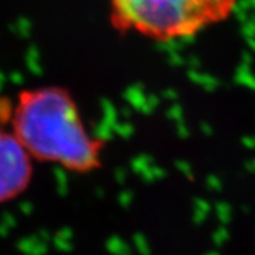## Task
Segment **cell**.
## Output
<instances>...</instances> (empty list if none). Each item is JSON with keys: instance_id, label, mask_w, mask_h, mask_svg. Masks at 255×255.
Wrapping results in <instances>:
<instances>
[{"instance_id": "1", "label": "cell", "mask_w": 255, "mask_h": 255, "mask_svg": "<svg viewBox=\"0 0 255 255\" xmlns=\"http://www.w3.org/2000/svg\"><path fill=\"white\" fill-rule=\"evenodd\" d=\"M10 128L33 160L80 174L102 166L107 143L90 132L78 104L63 87L21 90L11 101Z\"/></svg>"}, {"instance_id": "2", "label": "cell", "mask_w": 255, "mask_h": 255, "mask_svg": "<svg viewBox=\"0 0 255 255\" xmlns=\"http://www.w3.org/2000/svg\"><path fill=\"white\" fill-rule=\"evenodd\" d=\"M237 0H108L110 21L122 34L157 43L196 36L226 20Z\"/></svg>"}, {"instance_id": "3", "label": "cell", "mask_w": 255, "mask_h": 255, "mask_svg": "<svg viewBox=\"0 0 255 255\" xmlns=\"http://www.w3.org/2000/svg\"><path fill=\"white\" fill-rule=\"evenodd\" d=\"M11 101L0 100V203L10 201L28 187L33 157L10 128Z\"/></svg>"}]
</instances>
